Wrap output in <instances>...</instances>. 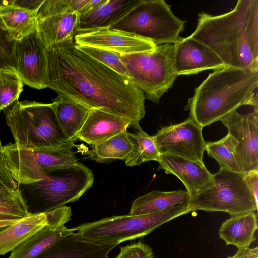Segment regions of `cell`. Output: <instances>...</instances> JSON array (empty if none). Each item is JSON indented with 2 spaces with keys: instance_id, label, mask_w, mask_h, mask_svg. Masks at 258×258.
<instances>
[{
  "instance_id": "obj_27",
  "label": "cell",
  "mask_w": 258,
  "mask_h": 258,
  "mask_svg": "<svg viewBox=\"0 0 258 258\" xmlns=\"http://www.w3.org/2000/svg\"><path fill=\"white\" fill-rule=\"evenodd\" d=\"M127 134L133 144L132 150L124 160L127 166H139L142 163L150 161L158 162L160 159V153L153 136L149 135L140 126L133 128Z\"/></svg>"
},
{
  "instance_id": "obj_2",
  "label": "cell",
  "mask_w": 258,
  "mask_h": 258,
  "mask_svg": "<svg viewBox=\"0 0 258 258\" xmlns=\"http://www.w3.org/2000/svg\"><path fill=\"white\" fill-rule=\"evenodd\" d=\"M198 16L191 37L212 49L225 67L258 71V0H238L226 13Z\"/></svg>"
},
{
  "instance_id": "obj_11",
  "label": "cell",
  "mask_w": 258,
  "mask_h": 258,
  "mask_svg": "<svg viewBox=\"0 0 258 258\" xmlns=\"http://www.w3.org/2000/svg\"><path fill=\"white\" fill-rule=\"evenodd\" d=\"M220 121L237 141L234 155L242 173L258 170V108L245 114L233 111Z\"/></svg>"
},
{
  "instance_id": "obj_4",
  "label": "cell",
  "mask_w": 258,
  "mask_h": 258,
  "mask_svg": "<svg viewBox=\"0 0 258 258\" xmlns=\"http://www.w3.org/2000/svg\"><path fill=\"white\" fill-rule=\"evenodd\" d=\"M15 143L30 149H45L74 143L64 136L53 103L16 101L4 109Z\"/></svg>"
},
{
  "instance_id": "obj_17",
  "label": "cell",
  "mask_w": 258,
  "mask_h": 258,
  "mask_svg": "<svg viewBox=\"0 0 258 258\" xmlns=\"http://www.w3.org/2000/svg\"><path fill=\"white\" fill-rule=\"evenodd\" d=\"M79 14L62 12L37 18L36 30L46 47L74 40L79 28Z\"/></svg>"
},
{
  "instance_id": "obj_25",
  "label": "cell",
  "mask_w": 258,
  "mask_h": 258,
  "mask_svg": "<svg viewBox=\"0 0 258 258\" xmlns=\"http://www.w3.org/2000/svg\"><path fill=\"white\" fill-rule=\"evenodd\" d=\"M56 117L66 137L76 141L92 109L69 98L58 95L53 100Z\"/></svg>"
},
{
  "instance_id": "obj_16",
  "label": "cell",
  "mask_w": 258,
  "mask_h": 258,
  "mask_svg": "<svg viewBox=\"0 0 258 258\" xmlns=\"http://www.w3.org/2000/svg\"><path fill=\"white\" fill-rule=\"evenodd\" d=\"M133 125L132 121L128 119L101 110L92 109L76 137L94 146Z\"/></svg>"
},
{
  "instance_id": "obj_1",
  "label": "cell",
  "mask_w": 258,
  "mask_h": 258,
  "mask_svg": "<svg viewBox=\"0 0 258 258\" xmlns=\"http://www.w3.org/2000/svg\"><path fill=\"white\" fill-rule=\"evenodd\" d=\"M47 88L91 109L131 120L145 115V95L127 77L78 49L74 40L46 48Z\"/></svg>"
},
{
  "instance_id": "obj_38",
  "label": "cell",
  "mask_w": 258,
  "mask_h": 258,
  "mask_svg": "<svg viewBox=\"0 0 258 258\" xmlns=\"http://www.w3.org/2000/svg\"><path fill=\"white\" fill-rule=\"evenodd\" d=\"M17 221L16 220H0V228L10 226L16 223Z\"/></svg>"
},
{
  "instance_id": "obj_26",
  "label": "cell",
  "mask_w": 258,
  "mask_h": 258,
  "mask_svg": "<svg viewBox=\"0 0 258 258\" xmlns=\"http://www.w3.org/2000/svg\"><path fill=\"white\" fill-rule=\"evenodd\" d=\"M92 147L86 152L87 158L98 163H107L115 160L124 161L132 150L133 144L127 130Z\"/></svg>"
},
{
  "instance_id": "obj_9",
  "label": "cell",
  "mask_w": 258,
  "mask_h": 258,
  "mask_svg": "<svg viewBox=\"0 0 258 258\" xmlns=\"http://www.w3.org/2000/svg\"><path fill=\"white\" fill-rule=\"evenodd\" d=\"M48 174L34 184V190L45 212L78 200L92 185L94 175L91 170L80 162L68 168ZM32 185V184H31Z\"/></svg>"
},
{
  "instance_id": "obj_8",
  "label": "cell",
  "mask_w": 258,
  "mask_h": 258,
  "mask_svg": "<svg viewBox=\"0 0 258 258\" xmlns=\"http://www.w3.org/2000/svg\"><path fill=\"white\" fill-rule=\"evenodd\" d=\"M244 176L220 169L213 174L214 185L188 203L191 212L221 211L232 216L256 211L257 203Z\"/></svg>"
},
{
  "instance_id": "obj_24",
  "label": "cell",
  "mask_w": 258,
  "mask_h": 258,
  "mask_svg": "<svg viewBox=\"0 0 258 258\" xmlns=\"http://www.w3.org/2000/svg\"><path fill=\"white\" fill-rule=\"evenodd\" d=\"M189 201V196L186 190H154L135 199L128 214L138 215L161 212L177 205L188 204Z\"/></svg>"
},
{
  "instance_id": "obj_12",
  "label": "cell",
  "mask_w": 258,
  "mask_h": 258,
  "mask_svg": "<svg viewBox=\"0 0 258 258\" xmlns=\"http://www.w3.org/2000/svg\"><path fill=\"white\" fill-rule=\"evenodd\" d=\"M46 48L36 29L15 43V69L23 83L32 88H47Z\"/></svg>"
},
{
  "instance_id": "obj_23",
  "label": "cell",
  "mask_w": 258,
  "mask_h": 258,
  "mask_svg": "<svg viewBox=\"0 0 258 258\" xmlns=\"http://www.w3.org/2000/svg\"><path fill=\"white\" fill-rule=\"evenodd\" d=\"M74 228L48 225L16 247L8 258H36L62 238L74 233Z\"/></svg>"
},
{
  "instance_id": "obj_10",
  "label": "cell",
  "mask_w": 258,
  "mask_h": 258,
  "mask_svg": "<svg viewBox=\"0 0 258 258\" xmlns=\"http://www.w3.org/2000/svg\"><path fill=\"white\" fill-rule=\"evenodd\" d=\"M153 136L160 155H174L204 164L206 141L202 128L190 118L163 126Z\"/></svg>"
},
{
  "instance_id": "obj_6",
  "label": "cell",
  "mask_w": 258,
  "mask_h": 258,
  "mask_svg": "<svg viewBox=\"0 0 258 258\" xmlns=\"http://www.w3.org/2000/svg\"><path fill=\"white\" fill-rule=\"evenodd\" d=\"M190 212L186 204L156 213L107 217L82 224L74 229L81 237L89 241L119 244L143 237L163 224Z\"/></svg>"
},
{
  "instance_id": "obj_5",
  "label": "cell",
  "mask_w": 258,
  "mask_h": 258,
  "mask_svg": "<svg viewBox=\"0 0 258 258\" xmlns=\"http://www.w3.org/2000/svg\"><path fill=\"white\" fill-rule=\"evenodd\" d=\"M173 44L157 45L153 50L132 54L117 53L130 81L145 99L158 105L178 76L174 65Z\"/></svg>"
},
{
  "instance_id": "obj_15",
  "label": "cell",
  "mask_w": 258,
  "mask_h": 258,
  "mask_svg": "<svg viewBox=\"0 0 258 258\" xmlns=\"http://www.w3.org/2000/svg\"><path fill=\"white\" fill-rule=\"evenodd\" d=\"M174 45V65L178 76L225 68L223 61L212 49L190 36L182 37Z\"/></svg>"
},
{
  "instance_id": "obj_19",
  "label": "cell",
  "mask_w": 258,
  "mask_h": 258,
  "mask_svg": "<svg viewBox=\"0 0 258 258\" xmlns=\"http://www.w3.org/2000/svg\"><path fill=\"white\" fill-rule=\"evenodd\" d=\"M139 1L99 0L90 10L80 15L79 30L110 28L125 16Z\"/></svg>"
},
{
  "instance_id": "obj_14",
  "label": "cell",
  "mask_w": 258,
  "mask_h": 258,
  "mask_svg": "<svg viewBox=\"0 0 258 258\" xmlns=\"http://www.w3.org/2000/svg\"><path fill=\"white\" fill-rule=\"evenodd\" d=\"M158 163V171L163 169L182 182L189 195V202L214 184L213 174L205 164L171 154H161Z\"/></svg>"
},
{
  "instance_id": "obj_35",
  "label": "cell",
  "mask_w": 258,
  "mask_h": 258,
  "mask_svg": "<svg viewBox=\"0 0 258 258\" xmlns=\"http://www.w3.org/2000/svg\"><path fill=\"white\" fill-rule=\"evenodd\" d=\"M244 175V180L256 203L258 200V170L250 171Z\"/></svg>"
},
{
  "instance_id": "obj_37",
  "label": "cell",
  "mask_w": 258,
  "mask_h": 258,
  "mask_svg": "<svg viewBox=\"0 0 258 258\" xmlns=\"http://www.w3.org/2000/svg\"><path fill=\"white\" fill-rule=\"evenodd\" d=\"M43 0L20 1L14 0L16 4L31 10L38 11Z\"/></svg>"
},
{
  "instance_id": "obj_21",
  "label": "cell",
  "mask_w": 258,
  "mask_h": 258,
  "mask_svg": "<svg viewBox=\"0 0 258 258\" xmlns=\"http://www.w3.org/2000/svg\"><path fill=\"white\" fill-rule=\"evenodd\" d=\"M49 225L47 212L30 213L14 224L0 228V255L11 252L27 238Z\"/></svg>"
},
{
  "instance_id": "obj_3",
  "label": "cell",
  "mask_w": 258,
  "mask_h": 258,
  "mask_svg": "<svg viewBox=\"0 0 258 258\" xmlns=\"http://www.w3.org/2000/svg\"><path fill=\"white\" fill-rule=\"evenodd\" d=\"M258 71L225 67L214 71L195 89L185 109L202 128L241 106L258 108Z\"/></svg>"
},
{
  "instance_id": "obj_13",
  "label": "cell",
  "mask_w": 258,
  "mask_h": 258,
  "mask_svg": "<svg viewBox=\"0 0 258 258\" xmlns=\"http://www.w3.org/2000/svg\"><path fill=\"white\" fill-rule=\"evenodd\" d=\"M76 44L99 48L123 54L149 51L156 47L152 41L110 28L79 30Z\"/></svg>"
},
{
  "instance_id": "obj_39",
  "label": "cell",
  "mask_w": 258,
  "mask_h": 258,
  "mask_svg": "<svg viewBox=\"0 0 258 258\" xmlns=\"http://www.w3.org/2000/svg\"><path fill=\"white\" fill-rule=\"evenodd\" d=\"M6 187L4 184L2 182V181L0 180V188Z\"/></svg>"
},
{
  "instance_id": "obj_29",
  "label": "cell",
  "mask_w": 258,
  "mask_h": 258,
  "mask_svg": "<svg viewBox=\"0 0 258 258\" xmlns=\"http://www.w3.org/2000/svg\"><path fill=\"white\" fill-rule=\"evenodd\" d=\"M30 212L21 191L6 187L0 188V220H20Z\"/></svg>"
},
{
  "instance_id": "obj_36",
  "label": "cell",
  "mask_w": 258,
  "mask_h": 258,
  "mask_svg": "<svg viewBox=\"0 0 258 258\" xmlns=\"http://www.w3.org/2000/svg\"><path fill=\"white\" fill-rule=\"evenodd\" d=\"M228 258H258V247H243L238 248L236 253Z\"/></svg>"
},
{
  "instance_id": "obj_22",
  "label": "cell",
  "mask_w": 258,
  "mask_h": 258,
  "mask_svg": "<svg viewBox=\"0 0 258 258\" xmlns=\"http://www.w3.org/2000/svg\"><path fill=\"white\" fill-rule=\"evenodd\" d=\"M257 228V215L251 212L226 220L221 224L218 234L227 245H232L238 248L248 247L256 239Z\"/></svg>"
},
{
  "instance_id": "obj_31",
  "label": "cell",
  "mask_w": 258,
  "mask_h": 258,
  "mask_svg": "<svg viewBox=\"0 0 258 258\" xmlns=\"http://www.w3.org/2000/svg\"><path fill=\"white\" fill-rule=\"evenodd\" d=\"M75 46L85 54L129 79L127 70L117 53L87 45L75 44Z\"/></svg>"
},
{
  "instance_id": "obj_18",
  "label": "cell",
  "mask_w": 258,
  "mask_h": 258,
  "mask_svg": "<svg viewBox=\"0 0 258 258\" xmlns=\"http://www.w3.org/2000/svg\"><path fill=\"white\" fill-rule=\"evenodd\" d=\"M118 245L89 241L76 232L58 241L36 258H109V253Z\"/></svg>"
},
{
  "instance_id": "obj_32",
  "label": "cell",
  "mask_w": 258,
  "mask_h": 258,
  "mask_svg": "<svg viewBox=\"0 0 258 258\" xmlns=\"http://www.w3.org/2000/svg\"><path fill=\"white\" fill-rule=\"evenodd\" d=\"M15 42L11 40L7 33L0 28V69H15L14 47Z\"/></svg>"
},
{
  "instance_id": "obj_34",
  "label": "cell",
  "mask_w": 258,
  "mask_h": 258,
  "mask_svg": "<svg viewBox=\"0 0 258 258\" xmlns=\"http://www.w3.org/2000/svg\"><path fill=\"white\" fill-rule=\"evenodd\" d=\"M1 112V111H0ZM0 180L7 188L16 189L18 187L17 183L12 178L7 168L3 152V146L0 140Z\"/></svg>"
},
{
  "instance_id": "obj_30",
  "label": "cell",
  "mask_w": 258,
  "mask_h": 258,
  "mask_svg": "<svg viewBox=\"0 0 258 258\" xmlns=\"http://www.w3.org/2000/svg\"><path fill=\"white\" fill-rule=\"evenodd\" d=\"M23 82L14 69H0V111L17 101Z\"/></svg>"
},
{
  "instance_id": "obj_7",
  "label": "cell",
  "mask_w": 258,
  "mask_h": 258,
  "mask_svg": "<svg viewBox=\"0 0 258 258\" xmlns=\"http://www.w3.org/2000/svg\"><path fill=\"white\" fill-rule=\"evenodd\" d=\"M185 23L174 14L171 5L164 0H139L110 28L135 35L157 46L178 42Z\"/></svg>"
},
{
  "instance_id": "obj_33",
  "label": "cell",
  "mask_w": 258,
  "mask_h": 258,
  "mask_svg": "<svg viewBox=\"0 0 258 258\" xmlns=\"http://www.w3.org/2000/svg\"><path fill=\"white\" fill-rule=\"evenodd\" d=\"M115 258H154V254L150 246L139 241L120 247Z\"/></svg>"
},
{
  "instance_id": "obj_20",
  "label": "cell",
  "mask_w": 258,
  "mask_h": 258,
  "mask_svg": "<svg viewBox=\"0 0 258 258\" xmlns=\"http://www.w3.org/2000/svg\"><path fill=\"white\" fill-rule=\"evenodd\" d=\"M38 11L16 4L14 1H1L0 28L13 41H19L36 29Z\"/></svg>"
},
{
  "instance_id": "obj_28",
  "label": "cell",
  "mask_w": 258,
  "mask_h": 258,
  "mask_svg": "<svg viewBox=\"0 0 258 258\" xmlns=\"http://www.w3.org/2000/svg\"><path fill=\"white\" fill-rule=\"evenodd\" d=\"M237 146L236 140L227 134L218 141L206 142L205 150L209 157L218 162L220 169L242 173L234 155Z\"/></svg>"
}]
</instances>
